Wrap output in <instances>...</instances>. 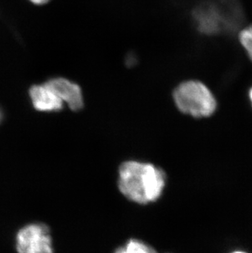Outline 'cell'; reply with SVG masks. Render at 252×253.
I'll return each mask as SVG.
<instances>
[{
    "mask_svg": "<svg viewBox=\"0 0 252 253\" xmlns=\"http://www.w3.org/2000/svg\"><path fill=\"white\" fill-rule=\"evenodd\" d=\"M166 182L165 172L152 163L128 161L120 167V191L133 203L145 205L158 200Z\"/></svg>",
    "mask_w": 252,
    "mask_h": 253,
    "instance_id": "1",
    "label": "cell"
},
{
    "mask_svg": "<svg viewBox=\"0 0 252 253\" xmlns=\"http://www.w3.org/2000/svg\"><path fill=\"white\" fill-rule=\"evenodd\" d=\"M192 17L202 35H232L243 24L244 12L238 0H203L193 8Z\"/></svg>",
    "mask_w": 252,
    "mask_h": 253,
    "instance_id": "2",
    "label": "cell"
},
{
    "mask_svg": "<svg viewBox=\"0 0 252 253\" xmlns=\"http://www.w3.org/2000/svg\"><path fill=\"white\" fill-rule=\"evenodd\" d=\"M173 98L181 113L196 118L210 117L216 111L214 94L204 83L197 80L178 84L173 92Z\"/></svg>",
    "mask_w": 252,
    "mask_h": 253,
    "instance_id": "3",
    "label": "cell"
},
{
    "mask_svg": "<svg viewBox=\"0 0 252 253\" xmlns=\"http://www.w3.org/2000/svg\"><path fill=\"white\" fill-rule=\"evenodd\" d=\"M16 247L18 253H53L50 230L41 223L26 225L17 233Z\"/></svg>",
    "mask_w": 252,
    "mask_h": 253,
    "instance_id": "4",
    "label": "cell"
},
{
    "mask_svg": "<svg viewBox=\"0 0 252 253\" xmlns=\"http://www.w3.org/2000/svg\"><path fill=\"white\" fill-rule=\"evenodd\" d=\"M57 94L63 103H67L70 109L77 112L83 108V93L78 84L62 77L49 80L45 83Z\"/></svg>",
    "mask_w": 252,
    "mask_h": 253,
    "instance_id": "5",
    "label": "cell"
},
{
    "mask_svg": "<svg viewBox=\"0 0 252 253\" xmlns=\"http://www.w3.org/2000/svg\"><path fill=\"white\" fill-rule=\"evenodd\" d=\"M29 94L36 110L53 113L59 112L63 108L64 103L45 84L32 86L29 90Z\"/></svg>",
    "mask_w": 252,
    "mask_h": 253,
    "instance_id": "6",
    "label": "cell"
},
{
    "mask_svg": "<svg viewBox=\"0 0 252 253\" xmlns=\"http://www.w3.org/2000/svg\"><path fill=\"white\" fill-rule=\"evenodd\" d=\"M114 253H157L153 248L138 239H131Z\"/></svg>",
    "mask_w": 252,
    "mask_h": 253,
    "instance_id": "7",
    "label": "cell"
},
{
    "mask_svg": "<svg viewBox=\"0 0 252 253\" xmlns=\"http://www.w3.org/2000/svg\"><path fill=\"white\" fill-rule=\"evenodd\" d=\"M239 41L252 62V25L243 28L239 33Z\"/></svg>",
    "mask_w": 252,
    "mask_h": 253,
    "instance_id": "8",
    "label": "cell"
},
{
    "mask_svg": "<svg viewBox=\"0 0 252 253\" xmlns=\"http://www.w3.org/2000/svg\"><path fill=\"white\" fill-rule=\"evenodd\" d=\"M137 63V57L133 53H129L126 57V65L129 67H133Z\"/></svg>",
    "mask_w": 252,
    "mask_h": 253,
    "instance_id": "9",
    "label": "cell"
},
{
    "mask_svg": "<svg viewBox=\"0 0 252 253\" xmlns=\"http://www.w3.org/2000/svg\"><path fill=\"white\" fill-rule=\"evenodd\" d=\"M31 2H33L35 4L43 5L46 4L49 0H30Z\"/></svg>",
    "mask_w": 252,
    "mask_h": 253,
    "instance_id": "10",
    "label": "cell"
},
{
    "mask_svg": "<svg viewBox=\"0 0 252 253\" xmlns=\"http://www.w3.org/2000/svg\"><path fill=\"white\" fill-rule=\"evenodd\" d=\"M248 97H249V99H250V102L252 106V85L250 89H249V92H248Z\"/></svg>",
    "mask_w": 252,
    "mask_h": 253,
    "instance_id": "11",
    "label": "cell"
},
{
    "mask_svg": "<svg viewBox=\"0 0 252 253\" xmlns=\"http://www.w3.org/2000/svg\"><path fill=\"white\" fill-rule=\"evenodd\" d=\"M1 118H2V113H1V111H0V121H1Z\"/></svg>",
    "mask_w": 252,
    "mask_h": 253,
    "instance_id": "12",
    "label": "cell"
},
{
    "mask_svg": "<svg viewBox=\"0 0 252 253\" xmlns=\"http://www.w3.org/2000/svg\"><path fill=\"white\" fill-rule=\"evenodd\" d=\"M243 253V252H235V253Z\"/></svg>",
    "mask_w": 252,
    "mask_h": 253,
    "instance_id": "13",
    "label": "cell"
}]
</instances>
